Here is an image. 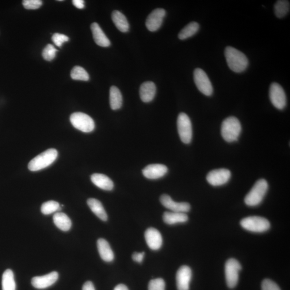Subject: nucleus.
<instances>
[{
  "instance_id": "f704fd0d",
  "label": "nucleus",
  "mask_w": 290,
  "mask_h": 290,
  "mask_svg": "<svg viewBox=\"0 0 290 290\" xmlns=\"http://www.w3.org/2000/svg\"><path fill=\"white\" fill-rule=\"evenodd\" d=\"M52 40L56 46L61 48L64 43L68 41L69 38L64 34L55 33L53 35Z\"/></svg>"
},
{
  "instance_id": "7ed1b4c3",
  "label": "nucleus",
  "mask_w": 290,
  "mask_h": 290,
  "mask_svg": "<svg viewBox=\"0 0 290 290\" xmlns=\"http://www.w3.org/2000/svg\"><path fill=\"white\" fill-rule=\"evenodd\" d=\"M268 189V183L266 179H260L255 183L254 186L244 198V203L249 207H256L261 203L266 194Z\"/></svg>"
},
{
  "instance_id": "6e6552de",
  "label": "nucleus",
  "mask_w": 290,
  "mask_h": 290,
  "mask_svg": "<svg viewBox=\"0 0 290 290\" xmlns=\"http://www.w3.org/2000/svg\"><path fill=\"white\" fill-rule=\"evenodd\" d=\"M242 270L241 263L234 258H230L226 264V281L227 286L231 289L236 287L239 277V273Z\"/></svg>"
},
{
  "instance_id": "f03ea898",
  "label": "nucleus",
  "mask_w": 290,
  "mask_h": 290,
  "mask_svg": "<svg viewBox=\"0 0 290 290\" xmlns=\"http://www.w3.org/2000/svg\"><path fill=\"white\" fill-rule=\"evenodd\" d=\"M242 132V125L239 119L229 117L223 122L221 133L223 139L228 143L237 141Z\"/></svg>"
},
{
  "instance_id": "a878e982",
  "label": "nucleus",
  "mask_w": 290,
  "mask_h": 290,
  "mask_svg": "<svg viewBox=\"0 0 290 290\" xmlns=\"http://www.w3.org/2000/svg\"><path fill=\"white\" fill-rule=\"evenodd\" d=\"M122 95L116 86H112L110 89V104L113 111H116L122 106Z\"/></svg>"
},
{
  "instance_id": "473e14b6",
  "label": "nucleus",
  "mask_w": 290,
  "mask_h": 290,
  "mask_svg": "<svg viewBox=\"0 0 290 290\" xmlns=\"http://www.w3.org/2000/svg\"><path fill=\"white\" fill-rule=\"evenodd\" d=\"M166 284L162 278L152 279L148 284V290H165Z\"/></svg>"
},
{
  "instance_id": "9b49d317",
  "label": "nucleus",
  "mask_w": 290,
  "mask_h": 290,
  "mask_svg": "<svg viewBox=\"0 0 290 290\" xmlns=\"http://www.w3.org/2000/svg\"><path fill=\"white\" fill-rule=\"evenodd\" d=\"M231 177V173L227 169H214L207 175L208 183L214 187L221 186L226 184Z\"/></svg>"
},
{
  "instance_id": "393cba45",
  "label": "nucleus",
  "mask_w": 290,
  "mask_h": 290,
  "mask_svg": "<svg viewBox=\"0 0 290 290\" xmlns=\"http://www.w3.org/2000/svg\"><path fill=\"white\" fill-rule=\"evenodd\" d=\"M112 16L113 22L119 31L122 32L129 31V24L127 18L121 12L113 11Z\"/></svg>"
},
{
  "instance_id": "2f4dec72",
  "label": "nucleus",
  "mask_w": 290,
  "mask_h": 290,
  "mask_svg": "<svg viewBox=\"0 0 290 290\" xmlns=\"http://www.w3.org/2000/svg\"><path fill=\"white\" fill-rule=\"evenodd\" d=\"M57 49L51 44H48L44 48L42 52V56L44 60L51 62L56 57Z\"/></svg>"
},
{
  "instance_id": "58836bf2",
  "label": "nucleus",
  "mask_w": 290,
  "mask_h": 290,
  "mask_svg": "<svg viewBox=\"0 0 290 290\" xmlns=\"http://www.w3.org/2000/svg\"><path fill=\"white\" fill-rule=\"evenodd\" d=\"M82 290H96V289L92 282L88 281L83 284Z\"/></svg>"
},
{
  "instance_id": "7c9ffc66",
  "label": "nucleus",
  "mask_w": 290,
  "mask_h": 290,
  "mask_svg": "<svg viewBox=\"0 0 290 290\" xmlns=\"http://www.w3.org/2000/svg\"><path fill=\"white\" fill-rule=\"evenodd\" d=\"M60 210H61V207L59 203L54 201L45 202L41 207V211L45 215L52 214Z\"/></svg>"
},
{
  "instance_id": "c756f323",
  "label": "nucleus",
  "mask_w": 290,
  "mask_h": 290,
  "mask_svg": "<svg viewBox=\"0 0 290 290\" xmlns=\"http://www.w3.org/2000/svg\"><path fill=\"white\" fill-rule=\"evenodd\" d=\"M71 77L74 81H87L89 76L86 70L81 66H75L72 70Z\"/></svg>"
},
{
  "instance_id": "aec40b11",
  "label": "nucleus",
  "mask_w": 290,
  "mask_h": 290,
  "mask_svg": "<svg viewBox=\"0 0 290 290\" xmlns=\"http://www.w3.org/2000/svg\"><path fill=\"white\" fill-rule=\"evenodd\" d=\"M91 181L96 186L104 191H111L114 187L112 180L106 175L94 174L91 176Z\"/></svg>"
},
{
  "instance_id": "b1692460",
  "label": "nucleus",
  "mask_w": 290,
  "mask_h": 290,
  "mask_svg": "<svg viewBox=\"0 0 290 290\" xmlns=\"http://www.w3.org/2000/svg\"><path fill=\"white\" fill-rule=\"evenodd\" d=\"M53 220L55 226L63 231L67 232L72 227L71 219L64 213L59 212L55 214Z\"/></svg>"
},
{
  "instance_id": "412c9836",
  "label": "nucleus",
  "mask_w": 290,
  "mask_h": 290,
  "mask_svg": "<svg viewBox=\"0 0 290 290\" xmlns=\"http://www.w3.org/2000/svg\"><path fill=\"white\" fill-rule=\"evenodd\" d=\"M100 257L103 261L110 262L114 259V254L108 242L104 239H99L97 242Z\"/></svg>"
},
{
  "instance_id": "ea45409f",
  "label": "nucleus",
  "mask_w": 290,
  "mask_h": 290,
  "mask_svg": "<svg viewBox=\"0 0 290 290\" xmlns=\"http://www.w3.org/2000/svg\"><path fill=\"white\" fill-rule=\"evenodd\" d=\"M114 290H129L128 287L125 285L121 284L118 285L117 286L114 288Z\"/></svg>"
},
{
  "instance_id": "2eb2a0df",
  "label": "nucleus",
  "mask_w": 290,
  "mask_h": 290,
  "mask_svg": "<svg viewBox=\"0 0 290 290\" xmlns=\"http://www.w3.org/2000/svg\"><path fill=\"white\" fill-rule=\"evenodd\" d=\"M59 274L53 272L42 276L33 277L32 280V286L38 289H44L51 287L57 281Z\"/></svg>"
},
{
  "instance_id": "39448f33",
  "label": "nucleus",
  "mask_w": 290,
  "mask_h": 290,
  "mask_svg": "<svg viewBox=\"0 0 290 290\" xmlns=\"http://www.w3.org/2000/svg\"><path fill=\"white\" fill-rule=\"evenodd\" d=\"M241 225L244 229L254 233L266 232L271 227V224L268 219L258 216L243 218L241 222Z\"/></svg>"
},
{
  "instance_id": "423d86ee",
  "label": "nucleus",
  "mask_w": 290,
  "mask_h": 290,
  "mask_svg": "<svg viewBox=\"0 0 290 290\" xmlns=\"http://www.w3.org/2000/svg\"><path fill=\"white\" fill-rule=\"evenodd\" d=\"M177 126L179 136L181 141L186 144L191 143L193 138L192 124L191 119L186 113L179 114Z\"/></svg>"
},
{
  "instance_id": "f3484780",
  "label": "nucleus",
  "mask_w": 290,
  "mask_h": 290,
  "mask_svg": "<svg viewBox=\"0 0 290 290\" xmlns=\"http://www.w3.org/2000/svg\"><path fill=\"white\" fill-rule=\"evenodd\" d=\"M142 172L145 177L156 179L163 177L168 172V168L162 164H152L145 167Z\"/></svg>"
},
{
  "instance_id": "dca6fc26",
  "label": "nucleus",
  "mask_w": 290,
  "mask_h": 290,
  "mask_svg": "<svg viewBox=\"0 0 290 290\" xmlns=\"http://www.w3.org/2000/svg\"><path fill=\"white\" fill-rule=\"evenodd\" d=\"M145 241L150 249L157 251L162 244V238L161 233L156 228H148L145 232Z\"/></svg>"
},
{
  "instance_id": "72a5a7b5",
  "label": "nucleus",
  "mask_w": 290,
  "mask_h": 290,
  "mask_svg": "<svg viewBox=\"0 0 290 290\" xmlns=\"http://www.w3.org/2000/svg\"><path fill=\"white\" fill-rule=\"evenodd\" d=\"M22 4L26 9L35 10L41 7L43 3L40 0H24Z\"/></svg>"
},
{
  "instance_id": "20e7f679",
  "label": "nucleus",
  "mask_w": 290,
  "mask_h": 290,
  "mask_svg": "<svg viewBox=\"0 0 290 290\" xmlns=\"http://www.w3.org/2000/svg\"><path fill=\"white\" fill-rule=\"evenodd\" d=\"M58 154V151L56 149H48L32 160L28 164V168L32 172H36L46 168L56 161Z\"/></svg>"
},
{
  "instance_id": "5701e85b",
  "label": "nucleus",
  "mask_w": 290,
  "mask_h": 290,
  "mask_svg": "<svg viewBox=\"0 0 290 290\" xmlns=\"http://www.w3.org/2000/svg\"><path fill=\"white\" fill-rule=\"evenodd\" d=\"M87 204L97 217L104 222L107 221V214L101 202L97 199L89 198L88 199Z\"/></svg>"
},
{
  "instance_id": "4468645a",
  "label": "nucleus",
  "mask_w": 290,
  "mask_h": 290,
  "mask_svg": "<svg viewBox=\"0 0 290 290\" xmlns=\"http://www.w3.org/2000/svg\"><path fill=\"white\" fill-rule=\"evenodd\" d=\"M166 11L162 8H158L149 15L146 21V26L148 31L154 32L161 28Z\"/></svg>"
},
{
  "instance_id": "e433bc0d",
  "label": "nucleus",
  "mask_w": 290,
  "mask_h": 290,
  "mask_svg": "<svg viewBox=\"0 0 290 290\" xmlns=\"http://www.w3.org/2000/svg\"><path fill=\"white\" fill-rule=\"evenodd\" d=\"M145 252L137 253L134 252L132 255V259L135 262L141 263L144 258Z\"/></svg>"
},
{
  "instance_id": "9d476101",
  "label": "nucleus",
  "mask_w": 290,
  "mask_h": 290,
  "mask_svg": "<svg viewBox=\"0 0 290 290\" xmlns=\"http://www.w3.org/2000/svg\"><path fill=\"white\" fill-rule=\"evenodd\" d=\"M269 97L273 106L278 110H283L287 106V99L283 88L279 84L274 82L269 89Z\"/></svg>"
},
{
  "instance_id": "6ab92c4d",
  "label": "nucleus",
  "mask_w": 290,
  "mask_h": 290,
  "mask_svg": "<svg viewBox=\"0 0 290 290\" xmlns=\"http://www.w3.org/2000/svg\"><path fill=\"white\" fill-rule=\"evenodd\" d=\"M91 28L94 41L98 46L106 48L111 46V42L98 23H92Z\"/></svg>"
},
{
  "instance_id": "c9c22d12",
  "label": "nucleus",
  "mask_w": 290,
  "mask_h": 290,
  "mask_svg": "<svg viewBox=\"0 0 290 290\" xmlns=\"http://www.w3.org/2000/svg\"><path fill=\"white\" fill-rule=\"evenodd\" d=\"M262 290H281L278 285L272 280L265 279L262 283Z\"/></svg>"
},
{
  "instance_id": "c85d7f7f",
  "label": "nucleus",
  "mask_w": 290,
  "mask_h": 290,
  "mask_svg": "<svg viewBox=\"0 0 290 290\" xmlns=\"http://www.w3.org/2000/svg\"><path fill=\"white\" fill-rule=\"evenodd\" d=\"M290 5L289 1L279 0L274 4L275 16L279 18L286 16L290 11Z\"/></svg>"
},
{
  "instance_id": "ddd939ff",
  "label": "nucleus",
  "mask_w": 290,
  "mask_h": 290,
  "mask_svg": "<svg viewBox=\"0 0 290 290\" xmlns=\"http://www.w3.org/2000/svg\"><path fill=\"white\" fill-rule=\"evenodd\" d=\"M192 278V271L187 266L180 267L177 273L176 281L178 290H189Z\"/></svg>"
},
{
  "instance_id": "0eeeda50",
  "label": "nucleus",
  "mask_w": 290,
  "mask_h": 290,
  "mask_svg": "<svg viewBox=\"0 0 290 290\" xmlns=\"http://www.w3.org/2000/svg\"><path fill=\"white\" fill-rule=\"evenodd\" d=\"M70 121L75 128L83 132H91L95 129L94 120L86 113H74L70 116Z\"/></svg>"
},
{
  "instance_id": "f257e3e1",
  "label": "nucleus",
  "mask_w": 290,
  "mask_h": 290,
  "mask_svg": "<svg viewBox=\"0 0 290 290\" xmlns=\"http://www.w3.org/2000/svg\"><path fill=\"white\" fill-rule=\"evenodd\" d=\"M227 64L230 69L234 72H243L248 66V60L244 53L231 47H227L225 49Z\"/></svg>"
},
{
  "instance_id": "cd10ccee",
  "label": "nucleus",
  "mask_w": 290,
  "mask_h": 290,
  "mask_svg": "<svg viewBox=\"0 0 290 290\" xmlns=\"http://www.w3.org/2000/svg\"><path fill=\"white\" fill-rule=\"evenodd\" d=\"M199 25L198 23L193 22L189 23L178 34V38L181 40L191 37L199 31Z\"/></svg>"
},
{
  "instance_id": "bb28decb",
  "label": "nucleus",
  "mask_w": 290,
  "mask_h": 290,
  "mask_svg": "<svg viewBox=\"0 0 290 290\" xmlns=\"http://www.w3.org/2000/svg\"><path fill=\"white\" fill-rule=\"evenodd\" d=\"M2 290H16V283L14 275L11 269H7L3 274L2 279Z\"/></svg>"
},
{
  "instance_id": "4be33fe9",
  "label": "nucleus",
  "mask_w": 290,
  "mask_h": 290,
  "mask_svg": "<svg viewBox=\"0 0 290 290\" xmlns=\"http://www.w3.org/2000/svg\"><path fill=\"white\" fill-rule=\"evenodd\" d=\"M188 219L187 214L185 213L165 212L163 214V222L170 226L186 223Z\"/></svg>"
},
{
  "instance_id": "1a4fd4ad",
  "label": "nucleus",
  "mask_w": 290,
  "mask_h": 290,
  "mask_svg": "<svg viewBox=\"0 0 290 290\" xmlns=\"http://www.w3.org/2000/svg\"><path fill=\"white\" fill-rule=\"evenodd\" d=\"M194 81L198 89L205 96H211L213 89L208 75L203 69L196 68L193 72Z\"/></svg>"
},
{
  "instance_id": "f8f14e48",
  "label": "nucleus",
  "mask_w": 290,
  "mask_h": 290,
  "mask_svg": "<svg viewBox=\"0 0 290 290\" xmlns=\"http://www.w3.org/2000/svg\"><path fill=\"white\" fill-rule=\"evenodd\" d=\"M161 203L165 208L171 210L172 212L187 213L191 210V205L186 202L177 203L166 194H162L160 198Z\"/></svg>"
},
{
  "instance_id": "4c0bfd02",
  "label": "nucleus",
  "mask_w": 290,
  "mask_h": 290,
  "mask_svg": "<svg viewBox=\"0 0 290 290\" xmlns=\"http://www.w3.org/2000/svg\"><path fill=\"white\" fill-rule=\"evenodd\" d=\"M73 4L76 8L82 9L84 8V1L83 0H73Z\"/></svg>"
},
{
  "instance_id": "a211bd4d",
  "label": "nucleus",
  "mask_w": 290,
  "mask_h": 290,
  "mask_svg": "<svg viewBox=\"0 0 290 290\" xmlns=\"http://www.w3.org/2000/svg\"><path fill=\"white\" fill-rule=\"evenodd\" d=\"M157 88L156 84L151 81L143 83L140 88V97L143 102L148 103L151 102L156 96Z\"/></svg>"
}]
</instances>
